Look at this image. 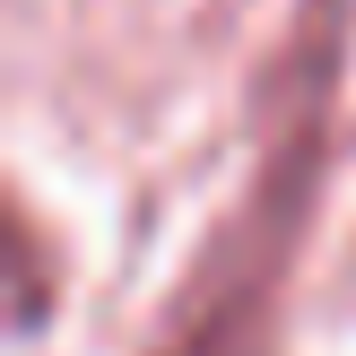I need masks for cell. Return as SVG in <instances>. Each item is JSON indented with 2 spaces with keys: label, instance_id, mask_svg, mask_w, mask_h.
I'll use <instances>...</instances> for the list:
<instances>
[{
  "label": "cell",
  "instance_id": "obj_1",
  "mask_svg": "<svg viewBox=\"0 0 356 356\" xmlns=\"http://www.w3.org/2000/svg\"><path fill=\"white\" fill-rule=\"evenodd\" d=\"M339 52H348V0H305L296 44L270 70V139H261V165L243 183V200L226 209V226L200 243L156 356H252L261 348L270 305H278V287L296 270V243L313 226V200H322Z\"/></svg>",
  "mask_w": 356,
  "mask_h": 356
}]
</instances>
